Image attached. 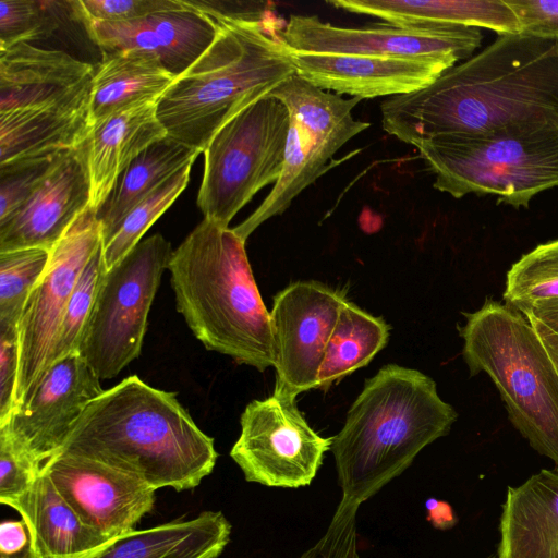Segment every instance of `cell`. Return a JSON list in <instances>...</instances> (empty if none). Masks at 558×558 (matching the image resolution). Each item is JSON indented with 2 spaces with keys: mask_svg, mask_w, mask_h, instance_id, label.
Here are the masks:
<instances>
[{
  "mask_svg": "<svg viewBox=\"0 0 558 558\" xmlns=\"http://www.w3.org/2000/svg\"><path fill=\"white\" fill-rule=\"evenodd\" d=\"M385 132L415 143L441 134L558 124V38L499 35L418 90L381 102Z\"/></svg>",
  "mask_w": 558,
  "mask_h": 558,
  "instance_id": "cell-1",
  "label": "cell"
},
{
  "mask_svg": "<svg viewBox=\"0 0 558 558\" xmlns=\"http://www.w3.org/2000/svg\"><path fill=\"white\" fill-rule=\"evenodd\" d=\"M87 458L154 490L193 489L209 475L218 453L175 393L136 375L92 400L58 453Z\"/></svg>",
  "mask_w": 558,
  "mask_h": 558,
  "instance_id": "cell-2",
  "label": "cell"
},
{
  "mask_svg": "<svg viewBox=\"0 0 558 558\" xmlns=\"http://www.w3.org/2000/svg\"><path fill=\"white\" fill-rule=\"evenodd\" d=\"M202 11L216 20L217 36L157 102L167 135L201 153L232 117L295 73L291 51L266 11L250 16Z\"/></svg>",
  "mask_w": 558,
  "mask_h": 558,
  "instance_id": "cell-3",
  "label": "cell"
},
{
  "mask_svg": "<svg viewBox=\"0 0 558 558\" xmlns=\"http://www.w3.org/2000/svg\"><path fill=\"white\" fill-rule=\"evenodd\" d=\"M457 420L435 381L413 368L383 366L367 379L332 437L342 498L361 505L405 471Z\"/></svg>",
  "mask_w": 558,
  "mask_h": 558,
  "instance_id": "cell-4",
  "label": "cell"
},
{
  "mask_svg": "<svg viewBox=\"0 0 558 558\" xmlns=\"http://www.w3.org/2000/svg\"><path fill=\"white\" fill-rule=\"evenodd\" d=\"M177 311L210 351L263 372L274 365L272 330L233 229L204 218L168 263Z\"/></svg>",
  "mask_w": 558,
  "mask_h": 558,
  "instance_id": "cell-5",
  "label": "cell"
},
{
  "mask_svg": "<svg viewBox=\"0 0 558 558\" xmlns=\"http://www.w3.org/2000/svg\"><path fill=\"white\" fill-rule=\"evenodd\" d=\"M462 355L471 375L486 373L513 426L558 468V371L527 318L486 300L465 314Z\"/></svg>",
  "mask_w": 558,
  "mask_h": 558,
  "instance_id": "cell-6",
  "label": "cell"
},
{
  "mask_svg": "<svg viewBox=\"0 0 558 558\" xmlns=\"http://www.w3.org/2000/svg\"><path fill=\"white\" fill-rule=\"evenodd\" d=\"M435 174L434 187L456 198L493 194L527 207L558 186V124L534 123L484 133L441 134L414 144Z\"/></svg>",
  "mask_w": 558,
  "mask_h": 558,
  "instance_id": "cell-7",
  "label": "cell"
},
{
  "mask_svg": "<svg viewBox=\"0 0 558 558\" xmlns=\"http://www.w3.org/2000/svg\"><path fill=\"white\" fill-rule=\"evenodd\" d=\"M289 125L286 105L267 94L216 132L203 151L197 206L204 218L228 227L259 190L278 181Z\"/></svg>",
  "mask_w": 558,
  "mask_h": 558,
  "instance_id": "cell-8",
  "label": "cell"
},
{
  "mask_svg": "<svg viewBox=\"0 0 558 558\" xmlns=\"http://www.w3.org/2000/svg\"><path fill=\"white\" fill-rule=\"evenodd\" d=\"M269 95L288 108L290 125L282 172L260 205L233 231L244 241L263 222L281 215L328 170L330 158L369 126L353 118L359 97L343 98L311 84L296 72Z\"/></svg>",
  "mask_w": 558,
  "mask_h": 558,
  "instance_id": "cell-9",
  "label": "cell"
},
{
  "mask_svg": "<svg viewBox=\"0 0 558 558\" xmlns=\"http://www.w3.org/2000/svg\"><path fill=\"white\" fill-rule=\"evenodd\" d=\"M171 254L170 242L156 233L105 272L78 349L100 379L116 377L140 356L150 306Z\"/></svg>",
  "mask_w": 558,
  "mask_h": 558,
  "instance_id": "cell-10",
  "label": "cell"
},
{
  "mask_svg": "<svg viewBox=\"0 0 558 558\" xmlns=\"http://www.w3.org/2000/svg\"><path fill=\"white\" fill-rule=\"evenodd\" d=\"M100 243L97 210L89 205L51 248L47 267L31 291L17 324L20 371L15 409L28 402L50 366L69 299Z\"/></svg>",
  "mask_w": 558,
  "mask_h": 558,
  "instance_id": "cell-11",
  "label": "cell"
},
{
  "mask_svg": "<svg viewBox=\"0 0 558 558\" xmlns=\"http://www.w3.org/2000/svg\"><path fill=\"white\" fill-rule=\"evenodd\" d=\"M295 399L274 392L253 400L243 411L230 457L247 482L299 488L314 480L332 438L322 437L308 425Z\"/></svg>",
  "mask_w": 558,
  "mask_h": 558,
  "instance_id": "cell-12",
  "label": "cell"
},
{
  "mask_svg": "<svg viewBox=\"0 0 558 558\" xmlns=\"http://www.w3.org/2000/svg\"><path fill=\"white\" fill-rule=\"evenodd\" d=\"M291 52L372 58H469L481 46V28L471 26L402 27L392 24L340 27L315 15H291L280 32Z\"/></svg>",
  "mask_w": 558,
  "mask_h": 558,
  "instance_id": "cell-13",
  "label": "cell"
},
{
  "mask_svg": "<svg viewBox=\"0 0 558 558\" xmlns=\"http://www.w3.org/2000/svg\"><path fill=\"white\" fill-rule=\"evenodd\" d=\"M347 299L317 281H298L281 290L270 313L274 392L296 398L316 389L327 343Z\"/></svg>",
  "mask_w": 558,
  "mask_h": 558,
  "instance_id": "cell-14",
  "label": "cell"
},
{
  "mask_svg": "<svg viewBox=\"0 0 558 558\" xmlns=\"http://www.w3.org/2000/svg\"><path fill=\"white\" fill-rule=\"evenodd\" d=\"M41 470L78 517L110 539L134 531L155 505L156 490L87 458L60 453Z\"/></svg>",
  "mask_w": 558,
  "mask_h": 558,
  "instance_id": "cell-15",
  "label": "cell"
},
{
  "mask_svg": "<svg viewBox=\"0 0 558 558\" xmlns=\"http://www.w3.org/2000/svg\"><path fill=\"white\" fill-rule=\"evenodd\" d=\"M102 392L100 378L72 353L47 368L28 402L4 423L44 464L61 451L87 404Z\"/></svg>",
  "mask_w": 558,
  "mask_h": 558,
  "instance_id": "cell-16",
  "label": "cell"
},
{
  "mask_svg": "<svg viewBox=\"0 0 558 558\" xmlns=\"http://www.w3.org/2000/svg\"><path fill=\"white\" fill-rule=\"evenodd\" d=\"M88 36L102 53L136 51L156 58L175 77L208 49L218 33L216 20L180 0L175 8L129 22H84Z\"/></svg>",
  "mask_w": 558,
  "mask_h": 558,
  "instance_id": "cell-17",
  "label": "cell"
},
{
  "mask_svg": "<svg viewBox=\"0 0 558 558\" xmlns=\"http://www.w3.org/2000/svg\"><path fill=\"white\" fill-rule=\"evenodd\" d=\"M90 198L87 138L63 153L29 198L0 222V253L27 247L51 250L90 205Z\"/></svg>",
  "mask_w": 558,
  "mask_h": 558,
  "instance_id": "cell-18",
  "label": "cell"
},
{
  "mask_svg": "<svg viewBox=\"0 0 558 558\" xmlns=\"http://www.w3.org/2000/svg\"><path fill=\"white\" fill-rule=\"evenodd\" d=\"M295 72L324 90L352 97L398 96L426 87L458 61L291 52Z\"/></svg>",
  "mask_w": 558,
  "mask_h": 558,
  "instance_id": "cell-19",
  "label": "cell"
},
{
  "mask_svg": "<svg viewBox=\"0 0 558 558\" xmlns=\"http://www.w3.org/2000/svg\"><path fill=\"white\" fill-rule=\"evenodd\" d=\"M95 68L60 50L19 43L0 49V112L48 105L92 84Z\"/></svg>",
  "mask_w": 558,
  "mask_h": 558,
  "instance_id": "cell-20",
  "label": "cell"
},
{
  "mask_svg": "<svg viewBox=\"0 0 558 558\" xmlns=\"http://www.w3.org/2000/svg\"><path fill=\"white\" fill-rule=\"evenodd\" d=\"M90 90L92 84L52 104L0 112V165L80 146L94 128Z\"/></svg>",
  "mask_w": 558,
  "mask_h": 558,
  "instance_id": "cell-21",
  "label": "cell"
},
{
  "mask_svg": "<svg viewBox=\"0 0 558 558\" xmlns=\"http://www.w3.org/2000/svg\"><path fill=\"white\" fill-rule=\"evenodd\" d=\"M499 532L498 558H558V472L508 487Z\"/></svg>",
  "mask_w": 558,
  "mask_h": 558,
  "instance_id": "cell-22",
  "label": "cell"
},
{
  "mask_svg": "<svg viewBox=\"0 0 558 558\" xmlns=\"http://www.w3.org/2000/svg\"><path fill=\"white\" fill-rule=\"evenodd\" d=\"M10 507L27 525L33 558H90L113 541L87 525L43 470Z\"/></svg>",
  "mask_w": 558,
  "mask_h": 558,
  "instance_id": "cell-23",
  "label": "cell"
},
{
  "mask_svg": "<svg viewBox=\"0 0 558 558\" xmlns=\"http://www.w3.org/2000/svg\"><path fill=\"white\" fill-rule=\"evenodd\" d=\"M166 136L157 102L130 107L94 125L88 137L90 206L98 211L130 163Z\"/></svg>",
  "mask_w": 558,
  "mask_h": 558,
  "instance_id": "cell-24",
  "label": "cell"
},
{
  "mask_svg": "<svg viewBox=\"0 0 558 558\" xmlns=\"http://www.w3.org/2000/svg\"><path fill=\"white\" fill-rule=\"evenodd\" d=\"M327 3L402 27L461 25L488 28L498 35L521 33L518 19L505 0H332Z\"/></svg>",
  "mask_w": 558,
  "mask_h": 558,
  "instance_id": "cell-25",
  "label": "cell"
},
{
  "mask_svg": "<svg viewBox=\"0 0 558 558\" xmlns=\"http://www.w3.org/2000/svg\"><path fill=\"white\" fill-rule=\"evenodd\" d=\"M230 534L222 512L203 511L190 520L129 532L90 558H218Z\"/></svg>",
  "mask_w": 558,
  "mask_h": 558,
  "instance_id": "cell-26",
  "label": "cell"
},
{
  "mask_svg": "<svg viewBox=\"0 0 558 558\" xmlns=\"http://www.w3.org/2000/svg\"><path fill=\"white\" fill-rule=\"evenodd\" d=\"M92 80L89 116L93 125L146 102H158L177 78L154 57L136 51L102 53Z\"/></svg>",
  "mask_w": 558,
  "mask_h": 558,
  "instance_id": "cell-27",
  "label": "cell"
},
{
  "mask_svg": "<svg viewBox=\"0 0 558 558\" xmlns=\"http://www.w3.org/2000/svg\"><path fill=\"white\" fill-rule=\"evenodd\" d=\"M199 150L169 136L143 150L120 175L97 211L101 241L108 239L122 218L183 167L194 162Z\"/></svg>",
  "mask_w": 558,
  "mask_h": 558,
  "instance_id": "cell-28",
  "label": "cell"
},
{
  "mask_svg": "<svg viewBox=\"0 0 558 558\" xmlns=\"http://www.w3.org/2000/svg\"><path fill=\"white\" fill-rule=\"evenodd\" d=\"M388 338L389 326L381 317L347 300L327 343L316 389L327 391L332 384L367 365L386 347Z\"/></svg>",
  "mask_w": 558,
  "mask_h": 558,
  "instance_id": "cell-29",
  "label": "cell"
},
{
  "mask_svg": "<svg viewBox=\"0 0 558 558\" xmlns=\"http://www.w3.org/2000/svg\"><path fill=\"white\" fill-rule=\"evenodd\" d=\"M192 165L180 169L137 203L122 218L112 234L101 241L107 270L137 245L150 226L174 203L189 183Z\"/></svg>",
  "mask_w": 558,
  "mask_h": 558,
  "instance_id": "cell-30",
  "label": "cell"
},
{
  "mask_svg": "<svg viewBox=\"0 0 558 558\" xmlns=\"http://www.w3.org/2000/svg\"><path fill=\"white\" fill-rule=\"evenodd\" d=\"M65 20L78 21L75 1L1 0L0 49L50 37Z\"/></svg>",
  "mask_w": 558,
  "mask_h": 558,
  "instance_id": "cell-31",
  "label": "cell"
},
{
  "mask_svg": "<svg viewBox=\"0 0 558 558\" xmlns=\"http://www.w3.org/2000/svg\"><path fill=\"white\" fill-rule=\"evenodd\" d=\"M504 299L518 311L558 299V239L537 245L512 265Z\"/></svg>",
  "mask_w": 558,
  "mask_h": 558,
  "instance_id": "cell-32",
  "label": "cell"
},
{
  "mask_svg": "<svg viewBox=\"0 0 558 558\" xmlns=\"http://www.w3.org/2000/svg\"><path fill=\"white\" fill-rule=\"evenodd\" d=\"M50 251L27 247L0 253V328L17 327L25 302L47 267Z\"/></svg>",
  "mask_w": 558,
  "mask_h": 558,
  "instance_id": "cell-33",
  "label": "cell"
},
{
  "mask_svg": "<svg viewBox=\"0 0 558 558\" xmlns=\"http://www.w3.org/2000/svg\"><path fill=\"white\" fill-rule=\"evenodd\" d=\"M106 271L102 244L100 243L83 268L69 299L59 328L51 364L66 355L78 352L86 324Z\"/></svg>",
  "mask_w": 558,
  "mask_h": 558,
  "instance_id": "cell-34",
  "label": "cell"
},
{
  "mask_svg": "<svg viewBox=\"0 0 558 558\" xmlns=\"http://www.w3.org/2000/svg\"><path fill=\"white\" fill-rule=\"evenodd\" d=\"M63 153L0 165V222L11 217L29 198Z\"/></svg>",
  "mask_w": 558,
  "mask_h": 558,
  "instance_id": "cell-35",
  "label": "cell"
},
{
  "mask_svg": "<svg viewBox=\"0 0 558 558\" xmlns=\"http://www.w3.org/2000/svg\"><path fill=\"white\" fill-rule=\"evenodd\" d=\"M41 468L8 423L0 424V502L10 507L23 496L37 480Z\"/></svg>",
  "mask_w": 558,
  "mask_h": 558,
  "instance_id": "cell-36",
  "label": "cell"
},
{
  "mask_svg": "<svg viewBox=\"0 0 558 558\" xmlns=\"http://www.w3.org/2000/svg\"><path fill=\"white\" fill-rule=\"evenodd\" d=\"M78 21L129 22L175 8L180 0H75Z\"/></svg>",
  "mask_w": 558,
  "mask_h": 558,
  "instance_id": "cell-37",
  "label": "cell"
},
{
  "mask_svg": "<svg viewBox=\"0 0 558 558\" xmlns=\"http://www.w3.org/2000/svg\"><path fill=\"white\" fill-rule=\"evenodd\" d=\"M19 371L17 327L0 328V424L8 421L15 409Z\"/></svg>",
  "mask_w": 558,
  "mask_h": 558,
  "instance_id": "cell-38",
  "label": "cell"
},
{
  "mask_svg": "<svg viewBox=\"0 0 558 558\" xmlns=\"http://www.w3.org/2000/svg\"><path fill=\"white\" fill-rule=\"evenodd\" d=\"M515 14L521 33L558 38V0H505Z\"/></svg>",
  "mask_w": 558,
  "mask_h": 558,
  "instance_id": "cell-39",
  "label": "cell"
},
{
  "mask_svg": "<svg viewBox=\"0 0 558 558\" xmlns=\"http://www.w3.org/2000/svg\"><path fill=\"white\" fill-rule=\"evenodd\" d=\"M550 356L558 361V299L537 302L520 311Z\"/></svg>",
  "mask_w": 558,
  "mask_h": 558,
  "instance_id": "cell-40",
  "label": "cell"
},
{
  "mask_svg": "<svg viewBox=\"0 0 558 558\" xmlns=\"http://www.w3.org/2000/svg\"><path fill=\"white\" fill-rule=\"evenodd\" d=\"M0 558H33L31 536L23 519L2 521L0 525Z\"/></svg>",
  "mask_w": 558,
  "mask_h": 558,
  "instance_id": "cell-41",
  "label": "cell"
},
{
  "mask_svg": "<svg viewBox=\"0 0 558 558\" xmlns=\"http://www.w3.org/2000/svg\"><path fill=\"white\" fill-rule=\"evenodd\" d=\"M548 354H549V353H548ZM550 357H551V360H553V362H554V364H555V366H556V368H557V371H558V361H557L556 359H554L553 356H550Z\"/></svg>",
  "mask_w": 558,
  "mask_h": 558,
  "instance_id": "cell-42",
  "label": "cell"
}]
</instances>
